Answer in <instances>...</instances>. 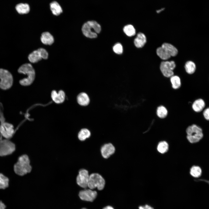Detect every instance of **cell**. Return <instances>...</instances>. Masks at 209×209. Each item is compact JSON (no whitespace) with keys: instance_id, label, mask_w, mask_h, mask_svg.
Returning a JSON list of instances; mask_svg holds the SVG:
<instances>
[{"instance_id":"obj_1","label":"cell","mask_w":209,"mask_h":209,"mask_svg":"<svg viewBox=\"0 0 209 209\" xmlns=\"http://www.w3.org/2000/svg\"><path fill=\"white\" fill-rule=\"evenodd\" d=\"M13 168L15 173L20 176H23L30 173L32 167L28 155L24 154L20 156L14 165Z\"/></svg>"},{"instance_id":"obj_2","label":"cell","mask_w":209,"mask_h":209,"mask_svg":"<svg viewBox=\"0 0 209 209\" xmlns=\"http://www.w3.org/2000/svg\"><path fill=\"white\" fill-rule=\"evenodd\" d=\"M18 72L27 76L25 78L19 81V82L21 85L28 86L33 83L35 78V72L30 64L26 63L23 64L19 68Z\"/></svg>"},{"instance_id":"obj_3","label":"cell","mask_w":209,"mask_h":209,"mask_svg":"<svg viewBox=\"0 0 209 209\" xmlns=\"http://www.w3.org/2000/svg\"><path fill=\"white\" fill-rule=\"evenodd\" d=\"M101 30L100 25L94 21H88L84 23L82 28L83 34L86 37L94 38L97 37V34Z\"/></svg>"},{"instance_id":"obj_4","label":"cell","mask_w":209,"mask_h":209,"mask_svg":"<svg viewBox=\"0 0 209 209\" xmlns=\"http://www.w3.org/2000/svg\"><path fill=\"white\" fill-rule=\"evenodd\" d=\"M186 131L187 139L189 142L192 143L199 142L203 137L202 129L195 124L188 126Z\"/></svg>"},{"instance_id":"obj_5","label":"cell","mask_w":209,"mask_h":209,"mask_svg":"<svg viewBox=\"0 0 209 209\" xmlns=\"http://www.w3.org/2000/svg\"><path fill=\"white\" fill-rule=\"evenodd\" d=\"M105 182L104 178L99 174L93 173L89 175L88 187L91 190L96 188L99 190H102L104 188Z\"/></svg>"},{"instance_id":"obj_6","label":"cell","mask_w":209,"mask_h":209,"mask_svg":"<svg viewBox=\"0 0 209 209\" xmlns=\"http://www.w3.org/2000/svg\"><path fill=\"white\" fill-rule=\"evenodd\" d=\"M0 88L4 90L11 87L13 83V78L11 73L8 70L0 69Z\"/></svg>"},{"instance_id":"obj_7","label":"cell","mask_w":209,"mask_h":209,"mask_svg":"<svg viewBox=\"0 0 209 209\" xmlns=\"http://www.w3.org/2000/svg\"><path fill=\"white\" fill-rule=\"evenodd\" d=\"M15 149V144L10 139H0V156L11 155Z\"/></svg>"},{"instance_id":"obj_8","label":"cell","mask_w":209,"mask_h":209,"mask_svg":"<svg viewBox=\"0 0 209 209\" xmlns=\"http://www.w3.org/2000/svg\"><path fill=\"white\" fill-rule=\"evenodd\" d=\"M176 64L173 61L162 62L160 65V70L163 75L166 77H170L174 75L173 70Z\"/></svg>"},{"instance_id":"obj_9","label":"cell","mask_w":209,"mask_h":209,"mask_svg":"<svg viewBox=\"0 0 209 209\" xmlns=\"http://www.w3.org/2000/svg\"><path fill=\"white\" fill-rule=\"evenodd\" d=\"M15 133L13 126L11 124L5 122L0 125V133L2 137L6 139H10Z\"/></svg>"},{"instance_id":"obj_10","label":"cell","mask_w":209,"mask_h":209,"mask_svg":"<svg viewBox=\"0 0 209 209\" xmlns=\"http://www.w3.org/2000/svg\"><path fill=\"white\" fill-rule=\"evenodd\" d=\"M89 175L86 170L82 169L79 172L76 178V182L80 187L86 188L88 187Z\"/></svg>"},{"instance_id":"obj_11","label":"cell","mask_w":209,"mask_h":209,"mask_svg":"<svg viewBox=\"0 0 209 209\" xmlns=\"http://www.w3.org/2000/svg\"><path fill=\"white\" fill-rule=\"evenodd\" d=\"M97 195L96 191L90 189L82 190L80 191L79 193V196L81 200L89 202L93 201Z\"/></svg>"},{"instance_id":"obj_12","label":"cell","mask_w":209,"mask_h":209,"mask_svg":"<svg viewBox=\"0 0 209 209\" xmlns=\"http://www.w3.org/2000/svg\"><path fill=\"white\" fill-rule=\"evenodd\" d=\"M115 151V148L113 145L109 143L103 145L100 149L102 156L105 158L107 159L113 155Z\"/></svg>"},{"instance_id":"obj_13","label":"cell","mask_w":209,"mask_h":209,"mask_svg":"<svg viewBox=\"0 0 209 209\" xmlns=\"http://www.w3.org/2000/svg\"><path fill=\"white\" fill-rule=\"evenodd\" d=\"M51 97L55 102L59 104L64 101L65 94L64 92L62 90L59 91L58 93L55 90H53L51 93Z\"/></svg>"},{"instance_id":"obj_14","label":"cell","mask_w":209,"mask_h":209,"mask_svg":"<svg viewBox=\"0 0 209 209\" xmlns=\"http://www.w3.org/2000/svg\"><path fill=\"white\" fill-rule=\"evenodd\" d=\"M40 40L43 44L48 45H51L54 41L53 36L48 32H44L42 33Z\"/></svg>"},{"instance_id":"obj_15","label":"cell","mask_w":209,"mask_h":209,"mask_svg":"<svg viewBox=\"0 0 209 209\" xmlns=\"http://www.w3.org/2000/svg\"><path fill=\"white\" fill-rule=\"evenodd\" d=\"M28 59L31 63H35L42 59V55L40 48L33 51L28 55Z\"/></svg>"},{"instance_id":"obj_16","label":"cell","mask_w":209,"mask_h":209,"mask_svg":"<svg viewBox=\"0 0 209 209\" xmlns=\"http://www.w3.org/2000/svg\"><path fill=\"white\" fill-rule=\"evenodd\" d=\"M146 42V38L143 33H139L134 40V44L136 47L141 48L143 47Z\"/></svg>"},{"instance_id":"obj_17","label":"cell","mask_w":209,"mask_h":209,"mask_svg":"<svg viewBox=\"0 0 209 209\" xmlns=\"http://www.w3.org/2000/svg\"><path fill=\"white\" fill-rule=\"evenodd\" d=\"M77 100L78 104L83 106L87 105L90 102V99L88 96L84 92L80 93L77 96Z\"/></svg>"},{"instance_id":"obj_18","label":"cell","mask_w":209,"mask_h":209,"mask_svg":"<svg viewBox=\"0 0 209 209\" xmlns=\"http://www.w3.org/2000/svg\"><path fill=\"white\" fill-rule=\"evenodd\" d=\"M50 7L52 13L55 16H59L63 12L60 5L56 1H54L51 2L50 4Z\"/></svg>"},{"instance_id":"obj_19","label":"cell","mask_w":209,"mask_h":209,"mask_svg":"<svg viewBox=\"0 0 209 209\" xmlns=\"http://www.w3.org/2000/svg\"><path fill=\"white\" fill-rule=\"evenodd\" d=\"M205 106L204 101L202 99L199 98L196 100L193 103L192 107L193 110L197 112H201Z\"/></svg>"},{"instance_id":"obj_20","label":"cell","mask_w":209,"mask_h":209,"mask_svg":"<svg viewBox=\"0 0 209 209\" xmlns=\"http://www.w3.org/2000/svg\"><path fill=\"white\" fill-rule=\"evenodd\" d=\"M161 46L167 51L171 56H175L178 54L177 49L170 44L165 43L162 44Z\"/></svg>"},{"instance_id":"obj_21","label":"cell","mask_w":209,"mask_h":209,"mask_svg":"<svg viewBox=\"0 0 209 209\" xmlns=\"http://www.w3.org/2000/svg\"><path fill=\"white\" fill-rule=\"evenodd\" d=\"M15 8L17 12L21 14H27L30 10L29 5L26 3H19L16 6Z\"/></svg>"},{"instance_id":"obj_22","label":"cell","mask_w":209,"mask_h":209,"mask_svg":"<svg viewBox=\"0 0 209 209\" xmlns=\"http://www.w3.org/2000/svg\"><path fill=\"white\" fill-rule=\"evenodd\" d=\"M156 52L158 56L160 58L164 60H167L171 57L162 46L159 47L157 49Z\"/></svg>"},{"instance_id":"obj_23","label":"cell","mask_w":209,"mask_h":209,"mask_svg":"<svg viewBox=\"0 0 209 209\" xmlns=\"http://www.w3.org/2000/svg\"><path fill=\"white\" fill-rule=\"evenodd\" d=\"M91 132L88 129L83 128L81 129L78 134V138L79 140L83 141L89 138L91 136Z\"/></svg>"},{"instance_id":"obj_24","label":"cell","mask_w":209,"mask_h":209,"mask_svg":"<svg viewBox=\"0 0 209 209\" xmlns=\"http://www.w3.org/2000/svg\"><path fill=\"white\" fill-rule=\"evenodd\" d=\"M169 149V145L165 141L159 142L157 147L158 152L161 154L166 152Z\"/></svg>"},{"instance_id":"obj_25","label":"cell","mask_w":209,"mask_h":209,"mask_svg":"<svg viewBox=\"0 0 209 209\" xmlns=\"http://www.w3.org/2000/svg\"><path fill=\"white\" fill-rule=\"evenodd\" d=\"M170 78V80L173 88L175 89H179L181 85L180 78L178 76L174 75Z\"/></svg>"},{"instance_id":"obj_26","label":"cell","mask_w":209,"mask_h":209,"mask_svg":"<svg viewBox=\"0 0 209 209\" xmlns=\"http://www.w3.org/2000/svg\"><path fill=\"white\" fill-rule=\"evenodd\" d=\"M185 68L187 73L189 74H191L195 72L196 66L195 64L193 62L189 61L186 62Z\"/></svg>"},{"instance_id":"obj_27","label":"cell","mask_w":209,"mask_h":209,"mask_svg":"<svg viewBox=\"0 0 209 209\" xmlns=\"http://www.w3.org/2000/svg\"><path fill=\"white\" fill-rule=\"evenodd\" d=\"M9 178L3 174L0 173V189H5L9 186Z\"/></svg>"},{"instance_id":"obj_28","label":"cell","mask_w":209,"mask_h":209,"mask_svg":"<svg viewBox=\"0 0 209 209\" xmlns=\"http://www.w3.org/2000/svg\"><path fill=\"white\" fill-rule=\"evenodd\" d=\"M167 110L164 106L161 105L157 107L156 110V114L159 118H165L167 116Z\"/></svg>"},{"instance_id":"obj_29","label":"cell","mask_w":209,"mask_h":209,"mask_svg":"<svg viewBox=\"0 0 209 209\" xmlns=\"http://www.w3.org/2000/svg\"><path fill=\"white\" fill-rule=\"evenodd\" d=\"M202 170L201 167L198 166H193L190 169V175L195 178L200 176L202 174Z\"/></svg>"},{"instance_id":"obj_30","label":"cell","mask_w":209,"mask_h":209,"mask_svg":"<svg viewBox=\"0 0 209 209\" xmlns=\"http://www.w3.org/2000/svg\"><path fill=\"white\" fill-rule=\"evenodd\" d=\"M123 31L129 37L134 35L136 33L135 30L134 26L131 25H127L123 28Z\"/></svg>"},{"instance_id":"obj_31","label":"cell","mask_w":209,"mask_h":209,"mask_svg":"<svg viewBox=\"0 0 209 209\" xmlns=\"http://www.w3.org/2000/svg\"><path fill=\"white\" fill-rule=\"evenodd\" d=\"M113 50L115 53L118 54H122L123 52L122 46L119 43H117L114 45Z\"/></svg>"},{"instance_id":"obj_32","label":"cell","mask_w":209,"mask_h":209,"mask_svg":"<svg viewBox=\"0 0 209 209\" xmlns=\"http://www.w3.org/2000/svg\"><path fill=\"white\" fill-rule=\"evenodd\" d=\"M203 114L205 118L208 120L209 119V109L208 108L206 109L204 111Z\"/></svg>"},{"instance_id":"obj_33","label":"cell","mask_w":209,"mask_h":209,"mask_svg":"<svg viewBox=\"0 0 209 209\" xmlns=\"http://www.w3.org/2000/svg\"><path fill=\"white\" fill-rule=\"evenodd\" d=\"M138 209H154V208L151 206L146 204L144 206H139L138 207Z\"/></svg>"},{"instance_id":"obj_34","label":"cell","mask_w":209,"mask_h":209,"mask_svg":"<svg viewBox=\"0 0 209 209\" xmlns=\"http://www.w3.org/2000/svg\"><path fill=\"white\" fill-rule=\"evenodd\" d=\"M6 206L1 201H0V209H5Z\"/></svg>"},{"instance_id":"obj_35","label":"cell","mask_w":209,"mask_h":209,"mask_svg":"<svg viewBox=\"0 0 209 209\" xmlns=\"http://www.w3.org/2000/svg\"><path fill=\"white\" fill-rule=\"evenodd\" d=\"M103 209H114L111 206H108L104 207Z\"/></svg>"},{"instance_id":"obj_36","label":"cell","mask_w":209,"mask_h":209,"mask_svg":"<svg viewBox=\"0 0 209 209\" xmlns=\"http://www.w3.org/2000/svg\"><path fill=\"white\" fill-rule=\"evenodd\" d=\"M81 209H87L85 208H81Z\"/></svg>"}]
</instances>
